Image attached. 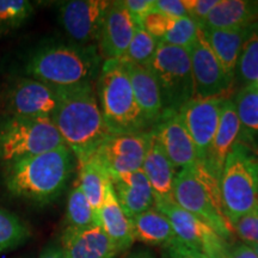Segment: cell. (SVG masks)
Segmentation results:
<instances>
[{"label":"cell","mask_w":258,"mask_h":258,"mask_svg":"<svg viewBox=\"0 0 258 258\" xmlns=\"http://www.w3.org/2000/svg\"><path fill=\"white\" fill-rule=\"evenodd\" d=\"M134 239L148 245L166 246L176 239L170 221L158 209H148L137 217L132 218Z\"/></svg>","instance_id":"obj_25"},{"label":"cell","mask_w":258,"mask_h":258,"mask_svg":"<svg viewBox=\"0 0 258 258\" xmlns=\"http://www.w3.org/2000/svg\"><path fill=\"white\" fill-rule=\"evenodd\" d=\"M201 28V27H200ZM202 35L217 56L225 73L234 82L239 54L247 34V27L235 29H203Z\"/></svg>","instance_id":"obj_23"},{"label":"cell","mask_w":258,"mask_h":258,"mask_svg":"<svg viewBox=\"0 0 258 258\" xmlns=\"http://www.w3.org/2000/svg\"><path fill=\"white\" fill-rule=\"evenodd\" d=\"M148 69L159 85L164 112H178L191 101L194 82L189 49L159 43Z\"/></svg>","instance_id":"obj_8"},{"label":"cell","mask_w":258,"mask_h":258,"mask_svg":"<svg viewBox=\"0 0 258 258\" xmlns=\"http://www.w3.org/2000/svg\"><path fill=\"white\" fill-rule=\"evenodd\" d=\"M158 46H159V42L156 38L151 36L141 25H137L133 38L123 59L140 64V66L148 67L156 54Z\"/></svg>","instance_id":"obj_32"},{"label":"cell","mask_w":258,"mask_h":258,"mask_svg":"<svg viewBox=\"0 0 258 258\" xmlns=\"http://www.w3.org/2000/svg\"><path fill=\"white\" fill-rule=\"evenodd\" d=\"M115 195L129 219L148 211L154 205L152 189L143 170L110 177Z\"/></svg>","instance_id":"obj_20"},{"label":"cell","mask_w":258,"mask_h":258,"mask_svg":"<svg viewBox=\"0 0 258 258\" xmlns=\"http://www.w3.org/2000/svg\"><path fill=\"white\" fill-rule=\"evenodd\" d=\"M57 91L59 104L51 121L79 164L112 134L103 118L95 83L57 88Z\"/></svg>","instance_id":"obj_1"},{"label":"cell","mask_w":258,"mask_h":258,"mask_svg":"<svg viewBox=\"0 0 258 258\" xmlns=\"http://www.w3.org/2000/svg\"><path fill=\"white\" fill-rule=\"evenodd\" d=\"M152 132L112 134L99 146L95 156L105 167L109 178L141 170Z\"/></svg>","instance_id":"obj_13"},{"label":"cell","mask_w":258,"mask_h":258,"mask_svg":"<svg viewBox=\"0 0 258 258\" xmlns=\"http://www.w3.org/2000/svg\"><path fill=\"white\" fill-rule=\"evenodd\" d=\"M73 166L72 151L63 145L3 166V183L16 199L47 205L66 188Z\"/></svg>","instance_id":"obj_2"},{"label":"cell","mask_w":258,"mask_h":258,"mask_svg":"<svg viewBox=\"0 0 258 258\" xmlns=\"http://www.w3.org/2000/svg\"><path fill=\"white\" fill-rule=\"evenodd\" d=\"M258 21V0H219L209 12L203 29H235L249 27Z\"/></svg>","instance_id":"obj_24"},{"label":"cell","mask_w":258,"mask_h":258,"mask_svg":"<svg viewBox=\"0 0 258 258\" xmlns=\"http://www.w3.org/2000/svg\"><path fill=\"white\" fill-rule=\"evenodd\" d=\"M63 145L49 117L0 115V165L49 152Z\"/></svg>","instance_id":"obj_7"},{"label":"cell","mask_w":258,"mask_h":258,"mask_svg":"<svg viewBox=\"0 0 258 258\" xmlns=\"http://www.w3.org/2000/svg\"><path fill=\"white\" fill-rule=\"evenodd\" d=\"M123 4L137 25H141L144 18L154 10L156 0H124Z\"/></svg>","instance_id":"obj_38"},{"label":"cell","mask_w":258,"mask_h":258,"mask_svg":"<svg viewBox=\"0 0 258 258\" xmlns=\"http://www.w3.org/2000/svg\"><path fill=\"white\" fill-rule=\"evenodd\" d=\"M102 60L97 46L48 44L29 57L24 73L54 88H72L95 83Z\"/></svg>","instance_id":"obj_3"},{"label":"cell","mask_w":258,"mask_h":258,"mask_svg":"<svg viewBox=\"0 0 258 258\" xmlns=\"http://www.w3.org/2000/svg\"><path fill=\"white\" fill-rule=\"evenodd\" d=\"M97 219L98 225L117 247L118 252H123L133 245L135 239L132 221L121 208L111 182H109L105 188L104 200L97 214Z\"/></svg>","instance_id":"obj_22"},{"label":"cell","mask_w":258,"mask_h":258,"mask_svg":"<svg viewBox=\"0 0 258 258\" xmlns=\"http://www.w3.org/2000/svg\"><path fill=\"white\" fill-rule=\"evenodd\" d=\"M227 258H258V256L250 245L243 243L228 250Z\"/></svg>","instance_id":"obj_40"},{"label":"cell","mask_w":258,"mask_h":258,"mask_svg":"<svg viewBox=\"0 0 258 258\" xmlns=\"http://www.w3.org/2000/svg\"><path fill=\"white\" fill-rule=\"evenodd\" d=\"M137 24L123 2H110L97 47L103 60L123 59Z\"/></svg>","instance_id":"obj_16"},{"label":"cell","mask_w":258,"mask_h":258,"mask_svg":"<svg viewBox=\"0 0 258 258\" xmlns=\"http://www.w3.org/2000/svg\"><path fill=\"white\" fill-rule=\"evenodd\" d=\"M99 106L111 134H132L147 127L122 60L103 61L97 86Z\"/></svg>","instance_id":"obj_5"},{"label":"cell","mask_w":258,"mask_h":258,"mask_svg":"<svg viewBox=\"0 0 258 258\" xmlns=\"http://www.w3.org/2000/svg\"><path fill=\"white\" fill-rule=\"evenodd\" d=\"M250 246L252 247L253 251H254V252H256V254L258 256V243H257V244H252V245H250Z\"/></svg>","instance_id":"obj_43"},{"label":"cell","mask_w":258,"mask_h":258,"mask_svg":"<svg viewBox=\"0 0 258 258\" xmlns=\"http://www.w3.org/2000/svg\"><path fill=\"white\" fill-rule=\"evenodd\" d=\"M232 228L245 244L258 243V206L232 224Z\"/></svg>","instance_id":"obj_34"},{"label":"cell","mask_w":258,"mask_h":258,"mask_svg":"<svg viewBox=\"0 0 258 258\" xmlns=\"http://www.w3.org/2000/svg\"><path fill=\"white\" fill-rule=\"evenodd\" d=\"M121 60L129 77L135 101L140 108L145 121L147 124H157L163 116L164 109L159 85L153 73L148 67L140 66L125 59Z\"/></svg>","instance_id":"obj_18"},{"label":"cell","mask_w":258,"mask_h":258,"mask_svg":"<svg viewBox=\"0 0 258 258\" xmlns=\"http://www.w3.org/2000/svg\"><path fill=\"white\" fill-rule=\"evenodd\" d=\"M38 258H64L62 250L59 246H47L42 252L40 253Z\"/></svg>","instance_id":"obj_41"},{"label":"cell","mask_w":258,"mask_h":258,"mask_svg":"<svg viewBox=\"0 0 258 258\" xmlns=\"http://www.w3.org/2000/svg\"><path fill=\"white\" fill-rule=\"evenodd\" d=\"M177 18L169 17V16L161 14V12L153 10L144 18L141 27L146 30L151 36L156 38L158 42L163 40L164 36L172 28Z\"/></svg>","instance_id":"obj_35"},{"label":"cell","mask_w":258,"mask_h":258,"mask_svg":"<svg viewBox=\"0 0 258 258\" xmlns=\"http://www.w3.org/2000/svg\"><path fill=\"white\" fill-rule=\"evenodd\" d=\"M66 220L67 227L73 228H84L98 225L96 213L93 212L91 205L78 184L73 186L67 200Z\"/></svg>","instance_id":"obj_30"},{"label":"cell","mask_w":258,"mask_h":258,"mask_svg":"<svg viewBox=\"0 0 258 258\" xmlns=\"http://www.w3.org/2000/svg\"><path fill=\"white\" fill-rule=\"evenodd\" d=\"M199 32L200 25L190 17L177 18L172 28L170 29L159 43L190 49L194 46V43L198 41Z\"/></svg>","instance_id":"obj_33"},{"label":"cell","mask_w":258,"mask_h":258,"mask_svg":"<svg viewBox=\"0 0 258 258\" xmlns=\"http://www.w3.org/2000/svg\"><path fill=\"white\" fill-rule=\"evenodd\" d=\"M153 132L175 169L182 170L198 163L196 147L178 112H163Z\"/></svg>","instance_id":"obj_15"},{"label":"cell","mask_w":258,"mask_h":258,"mask_svg":"<svg viewBox=\"0 0 258 258\" xmlns=\"http://www.w3.org/2000/svg\"><path fill=\"white\" fill-rule=\"evenodd\" d=\"M194 82L192 99L230 98L233 80L225 73L217 56L209 48L200 28L198 41L189 49Z\"/></svg>","instance_id":"obj_12"},{"label":"cell","mask_w":258,"mask_h":258,"mask_svg":"<svg viewBox=\"0 0 258 258\" xmlns=\"http://www.w3.org/2000/svg\"><path fill=\"white\" fill-rule=\"evenodd\" d=\"M151 140L145 157L143 167L152 189L154 201L173 200L172 189L176 177V169L164 152L163 147L157 140L154 132L151 131Z\"/></svg>","instance_id":"obj_21"},{"label":"cell","mask_w":258,"mask_h":258,"mask_svg":"<svg viewBox=\"0 0 258 258\" xmlns=\"http://www.w3.org/2000/svg\"><path fill=\"white\" fill-rule=\"evenodd\" d=\"M218 2L219 0H183L188 16L199 25L205 22Z\"/></svg>","instance_id":"obj_36"},{"label":"cell","mask_w":258,"mask_h":258,"mask_svg":"<svg viewBox=\"0 0 258 258\" xmlns=\"http://www.w3.org/2000/svg\"><path fill=\"white\" fill-rule=\"evenodd\" d=\"M240 122V138L243 144L253 143L258 137V86L256 83L244 86L233 99Z\"/></svg>","instance_id":"obj_27"},{"label":"cell","mask_w":258,"mask_h":258,"mask_svg":"<svg viewBox=\"0 0 258 258\" xmlns=\"http://www.w3.org/2000/svg\"><path fill=\"white\" fill-rule=\"evenodd\" d=\"M256 84H257V86H258V79L256 80Z\"/></svg>","instance_id":"obj_44"},{"label":"cell","mask_w":258,"mask_h":258,"mask_svg":"<svg viewBox=\"0 0 258 258\" xmlns=\"http://www.w3.org/2000/svg\"><path fill=\"white\" fill-rule=\"evenodd\" d=\"M173 201L208 225L222 239L231 238L232 228L222 205L219 178L205 161L179 170L172 189Z\"/></svg>","instance_id":"obj_4"},{"label":"cell","mask_w":258,"mask_h":258,"mask_svg":"<svg viewBox=\"0 0 258 258\" xmlns=\"http://www.w3.org/2000/svg\"><path fill=\"white\" fill-rule=\"evenodd\" d=\"M163 247V258H209L205 253L189 247L177 238Z\"/></svg>","instance_id":"obj_37"},{"label":"cell","mask_w":258,"mask_h":258,"mask_svg":"<svg viewBox=\"0 0 258 258\" xmlns=\"http://www.w3.org/2000/svg\"><path fill=\"white\" fill-rule=\"evenodd\" d=\"M240 122L238 118L237 110H235L234 102L232 98H225L221 105L220 118L217 133H215L214 140H213L211 151H209L207 164L212 172L220 180V176L224 167L225 160L228 153L235 144L239 141L240 138Z\"/></svg>","instance_id":"obj_19"},{"label":"cell","mask_w":258,"mask_h":258,"mask_svg":"<svg viewBox=\"0 0 258 258\" xmlns=\"http://www.w3.org/2000/svg\"><path fill=\"white\" fill-rule=\"evenodd\" d=\"M109 5L106 0L64 2L59 10L61 27L76 44L97 46Z\"/></svg>","instance_id":"obj_11"},{"label":"cell","mask_w":258,"mask_h":258,"mask_svg":"<svg viewBox=\"0 0 258 258\" xmlns=\"http://www.w3.org/2000/svg\"><path fill=\"white\" fill-rule=\"evenodd\" d=\"M2 104L4 115L51 118L59 104V91L46 83L21 77L4 90Z\"/></svg>","instance_id":"obj_9"},{"label":"cell","mask_w":258,"mask_h":258,"mask_svg":"<svg viewBox=\"0 0 258 258\" xmlns=\"http://www.w3.org/2000/svg\"><path fill=\"white\" fill-rule=\"evenodd\" d=\"M225 98L191 99L179 109L178 114L194 141L200 161H206L217 133L221 105Z\"/></svg>","instance_id":"obj_14"},{"label":"cell","mask_w":258,"mask_h":258,"mask_svg":"<svg viewBox=\"0 0 258 258\" xmlns=\"http://www.w3.org/2000/svg\"><path fill=\"white\" fill-rule=\"evenodd\" d=\"M154 10L172 18L189 17L183 0H156Z\"/></svg>","instance_id":"obj_39"},{"label":"cell","mask_w":258,"mask_h":258,"mask_svg":"<svg viewBox=\"0 0 258 258\" xmlns=\"http://www.w3.org/2000/svg\"><path fill=\"white\" fill-rule=\"evenodd\" d=\"M154 206L170 221L177 239L209 258H227L226 240L199 218L179 207L173 200L154 201Z\"/></svg>","instance_id":"obj_10"},{"label":"cell","mask_w":258,"mask_h":258,"mask_svg":"<svg viewBox=\"0 0 258 258\" xmlns=\"http://www.w3.org/2000/svg\"><path fill=\"white\" fill-rule=\"evenodd\" d=\"M235 78L244 86L258 79V21L247 27V34L237 63Z\"/></svg>","instance_id":"obj_28"},{"label":"cell","mask_w":258,"mask_h":258,"mask_svg":"<svg viewBox=\"0 0 258 258\" xmlns=\"http://www.w3.org/2000/svg\"><path fill=\"white\" fill-rule=\"evenodd\" d=\"M30 234L28 226L17 215L0 207V253L17 249Z\"/></svg>","instance_id":"obj_29"},{"label":"cell","mask_w":258,"mask_h":258,"mask_svg":"<svg viewBox=\"0 0 258 258\" xmlns=\"http://www.w3.org/2000/svg\"><path fill=\"white\" fill-rule=\"evenodd\" d=\"M64 258H115L118 250L99 225L64 228L61 237Z\"/></svg>","instance_id":"obj_17"},{"label":"cell","mask_w":258,"mask_h":258,"mask_svg":"<svg viewBox=\"0 0 258 258\" xmlns=\"http://www.w3.org/2000/svg\"><path fill=\"white\" fill-rule=\"evenodd\" d=\"M78 165L79 180L77 184L83 190L84 195L88 199L93 212L97 215L102 207L105 188L110 182V178H109L105 167L102 165V163L95 154L89 159L79 163Z\"/></svg>","instance_id":"obj_26"},{"label":"cell","mask_w":258,"mask_h":258,"mask_svg":"<svg viewBox=\"0 0 258 258\" xmlns=\"http://www.w3.org/2000/svg\"><path fill=\"white\" fill-rule=\"evenodd\" d=\"M225 214L231 225L258 206V157L240 141L226 158L220 176Z\"/></svg>","instance_id":"obj_6"},{"label":"cell","mask_w":258,"mask_h":258,"mask_svg":"<svg viewBox=\"0 0 258 258\" xmlns=\"http://www.w3.org/2000/svg\"><path fill=\"white\" fill-rule=\"evenodd\" d=\"M34 14L28 0H0V37L18 30Z\"/></svg>","instance_id":"obj_31"},{"label":"cell","mask_w":258,"mask_h":258,"mask_svg":"<svg viewBox=\"0 0 258 258\" xmlns=\"http://www.w3.org/2000/svg\"><path fill=\"white\" fill-rule=\"evenodd\" d=\"M127 258H154V257L150 252H145V251H141V252H137V253L131 254V256H128Z\"/></svg>","instance_id":"obj_42"}]
</instances>
